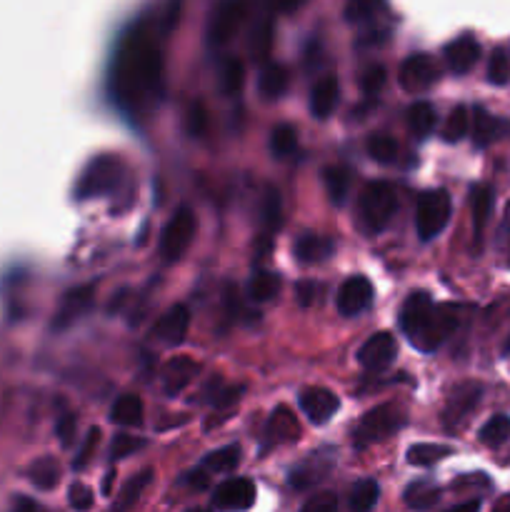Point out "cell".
<instances>
[{"mask_svg":"<svg viewBox=\"0 0 510 512\" xmlns=\"http://www.w3.org/2000/svg\"><path fill=\"white\" fill-rule=\"evenodd\" d=\"M335 105H338V80H335V75H323L310 93V110H313L315 118L325 120L333 113Z\"/></svg>","mask_w":510,"mask_h":512,"instance_id":"obj_22","label":"cell"},{"mask_svg":"<svg viewBox=\"0 0 510 512\" xmlns=\"http://www.w3.org/2000/svg\"><path fill=\"white\" fill-rule=\"evenodd\" d=\"M188 483L193 485V488H198V490L208 488V478H205L203 470H195V473H190L188 475Z\"/></svg>","mask_w":510,"mask_h":512,"instance_id":"obj_54","label":"cell"},{"mask_svg":"<svg viewBox=\"0 0 510 512\" xmlns=\"http://www.w3.org/2000/svg\"><path fill=\"white\" fill-rule=\"evenodd\" d=\"M493 512H510V500H503Z\"/></svg>","mask_w":510,"mask_h":512,"instance_id":"obj_58","label":"cell"},{"mask_svg":"<svg viewBox=\"0 0 510 512\" xmlns=\"http://www.w3.org/2000/svg\"><path fill=\"white\" fill-rule=\"evenodd\" d=\"M260 218H263V228L265 233H275L280 228V195L278 190L265 188L263 195V208H260Z\"/></svg>","mask_w":510,"mask_h":512,"instance_id":"obj_41","label":"cell"},{"mask_svg":"<svg viewBox=\"0 0 510 512\" xmlns=\"http://www.w3.org/2000/svg\"><path fill=\"white\" fill-rule=\"evenodd\" d=\"M265 3H268L275 13H293V10L300 8L303 0H265Z\"/></svg>","mask_w":510,"mask_h":512,"instance_id":"obj_53","label":"cell"},{"mask_svg":"<svg viewBox=\"0 0 510 512\" xmlns=\"http://www.w3.org/2000/svg\"><path fill=\"white\" fill-rule=\"evenodd\" d=\"M185 512H210V510H205V508H190V510H185Z\"/></svg>","mask_w":510,"mask_h":512,"instance_id":"obj_60","label":"cell"},{"mask_svg":"<svg viewBox=\"0 0 510 512\" xmlns=\"http://www.w3.org/2000/svg\"><path fill=\"white\" fill-rule=\"evenodd\" d=\"M395 208H398V198H395L393 185L383 183V180L365 185L358 198L360 223H363L368 233H380V230L388 228V223L395 215Z\"/></svg>","mask_w":510,"mask_h":512,"instance_id":"obj_2","label":"cell"},{"mask_svg":"<svg viewBox=\"0 0 510 512\" xmlns=\"http://www.w3.org/2000/svg\"><path fill=\"white\" fill-rule=\"evenodd\" d=\"M508 130H510L508 120L495 118V115H490L485 108H475V113H473V140H475V145H478V148H485V145L495 143V140L503 138Z\"/></svg>","mask_w":510,"mask_h":512,"instance_id":"obj_20","label":"cell"},{"mask_svg":"<svg viewBox=\"0 0 510 512\" xmlns=\"http://www.w3.org/2000/svg\"><path fill=\"white\" fill-rule=\"evenodd\" d=\"M298 403H300V410H303L315 425L328 423V420L335 415V410L340 408L338 395L330 393V390L325 388H305L303 393L298 395Z\"/></svg>","mask_w":510,"mask_h":512,"instance_id":"obj_16","label":"cell"},{"mask_svg":"<svg viewBox=\"0 0 510 512\" xmlns=\"http://www.w3.org/2000/svg\"><path fill=\"white\" fill-rule=\"evenodd\" d=\"M395 355H398V343H395L393 335L375 333V335H370L363 345H360V350L355 358H358V363L363 365L365 370H383L393 363Z\"/></svg>","mask_w":510,"mask_h":512,"instance_id":"obj_12","label":"cell"},{"mask_svg":"<svg viewBox=\"0 0 510 512\" xmlns=\"http://www.w3.org/2000/svg\"><path fill=\"white\" fill-rule=\"evenodd\" d=\"M245 13V0H220L215 5L213 15L208 20V43L210 45H225L243 25Z\"/></svg>","mask_w":510,"mask_h":512,"instance_id":"obj_7","label":"cell"},{"mask_svg":"<svg viewBox=\"0 0 510 512\" xmlns=\"http://www.w3.org/2000/svg\"><path fill=\"white\" fill-rule=\"evenodd\" d=\"M98 443H100V430L98 428H90L88 435H85L83 445H80L78 458L73 460V468L75 470H83L85 465H88V460L93 458V453H95V448H98Z\"/></svg>","mask_w":510,"mask_h":512,"instance_id":"obj_47","label":"cell"},{"mask_svg":"<svg viewBox=\"0 0 510 512\" xmlns=\"http://www.w3.org/2000/svg\"><path fill=\"white\" fill-rule=\"evenodd\" d=\"M480 395H483V388L478 383H463L453 390L448 400V408H445V425L448 428H458L480 403Z\"/></svg>","mask_w":510,"mask_h":512,"instance_id":"obj_17","label":"cell"},{"mask_svg":"<svg viewBox=\"0 0 510 512\" xmlns=\"http://www.w3.org/2000/svg\"><path fill=\"white\" fill-rule=\"evenodd\" d=\"M288 70L278 63H270L260 70V78H258V90L263 98H280L288 88Z\"/></svg>","mask_w":510,"mask_h":512,"instance_id":"obj_28","label":"cell"},{"mask_svg":"<svg viewBox=\"0 0 510 512\" xmlns=\"http://www.w3.org/2000/svg\"><path fill=\"white\" fill-rule=\"evenodd\" d=\"M480 60V43L473 38V35H460L453 43H448L445 48V63L453 73L463 75L473 68Z\"/></svg>","mask_w":510,"mask_h":512,"instance_id":"obj_19","label":"cell"},{"mask_svg":"<svg viewBox=\"0 0 510 512\" xmlns=\"http://www.w3.org/2000/svg\"><path fill=\"white\" fill-rule=\"evenodd\" d=\"M445 512H480V500H468V503H460Z\"/></svg>","mask_w":510,"mask_h":512,"instance_id":"obj_56","label":"cell"},{"mask_svg":"<svg viewBox=\"0 0 510 512\" xmlns=\"http://www.w3.org/2000/svg\"><path fill=\"white\" fill-rule=\"evenodd\" d=\"M383 8V0H348V5H345V18L350 23H365V20L375 18V13Z\"/></svg>","mask_w":510,"mask_h":512,"instance_id":"obj_43","label":"cell"},{"mask_svg":"<svg viewBox=\"0 0 510 512\" xmlns=\"http://www.w3.org/2000/svg\"><path fill=\"white\" fill-rule=\"evenodd\" d=\"M403 425H405V415L398 405L393 403L378 405V408L368 410V413L363 415V420L358 423V428H355L353 433L355 448H368V445L383 443V440H388L390 435L398 433Z\"/></svg>","mask_w":510,"mask_h":512,"instance_id":"obj_4","label":"cell"},{"mask_svg":"<svg viewBox=\"0 0 510 512\" xmlns=\"http://www.w3.org/2000/svg\"><path fill=\"white\" fill-rule=\"evenodd\" d=\"M115 478H118V475H115V470H110V473L105 475V480H103V495H113V483H115Z\"/></svg>","mask_w":510,"mask_h":512,"instance_id":"obj_57","label":"cell"},{"mask_svg":"<svg viewBox=\"0 0 510 512\" xmlns=\"http://www.w3.org/2000/svg\"><path fill=\"white\" fill-rule=\"evenodd\" d=\"M30 480L38 485L40 490H50L58 485L60 480V468L53 458H40L38 463L30 468Z\"/></svg>","mask_w":510,"mask_h":512,"instance_id":"obj_40","label":"cell"},{"mask_svg":"<svg viewBox=\"0 0 510 512\" xmlns=\"http://www.w3.org/2000/svg\"><path fill=\"white\" fill-rule=\"evenodd\" d=\"M403 500L410 510L428 512L438 505L440 490L435 488L433 483H428V480H418V483H410L408 488H405Z\"/></svg>","mask_w":510,"mask_h":512,"instance_id":"obj_25","label":"cell"},{"mask_svg":"<svg viewBox=\"0 0 510 512\" xmlns=\"http://www.w3.org/2000/svg\"><path fill=\"white\" fill-rule=\"evenodd\" d=\"M338 510V498L333 493H318L300 508V512H335Z\"/></svg>","mask_w":510,"mask_h":512,"instance_id":"obj_50","label":"cell"},{"mask_svg":"<svg viewBox=\"0 0 510 512\" xmlns=\"http://www.w3.org/2000/svg\"><path fill=\"white\" fill-rule=\"evenodd\" d=\"M240 465V448L238 445H228V448L213 450V453L205 455L203 468L210 473H233Z\"/></svg>","mask_w":510,"mask_h":512,"instance_id":"obj_32","label":"cell"},{"mask_svg":"<svg viewBox=\"0 0 510 512\" xmlns=\"http://www.w3.org/2000/svg\"><path fill=\"white\" fill-rule=\"evenodd\" d=\"M273 38H275L273 23H270L268 18H263L258 25H255L253 33H250V55H253L258 63H265V60L270 58V50H273Z\"/></svg>","mask_w":510,"mask_h":512,"instance_id":"obj_30","label":"cell"},{"mask_svg":"<svg viewBox=\"0 0 510 512\" xmlns=\"http://www.w3.org/2000/svg\"><path fill=\"white\" fill-rule=\"evenodd\" d=\"M435 108L430 103H413L408 108V125L418 138H425V135L433 133L435 128Z\"/></svg>","mask_w":510,"mask_h":512,"instance_id":"obj_35","label":"cell"},{"mask_svg":"<svg viewBox=\"0 0 510 512\" xmlns=\"http://www.w3.org/2000/svg\"><path fill=\"white\" fill-rule=\"evenodd\" d=\"M55 433H58L60 445H63V448H70V445H73V438H75V418H73V415L65 413L63 418L58 420V428H55Z\"/></svg>","mask_w":510,"mask_h":512,"instance_id":"obj_51","label":"cell"},{"mask_svg":"<svg viewBox=\"0 0 510 512\" xmlns=\"http://www.w3.org/2000/svg\"><path fill=\"white\" fill-rule=\"evenodd\" d=\"M13 512H45V510L40 508L38 503H33V500L20 498V500H18V505H15V510H13Z\"/></svg>","mask_w":510,"mask_h":512,"instance_id":"obj_55","label":"cell"},{"mask_svg":"<svg viewBox=\"0 0 510 512\" xmlns=\"http://www.w3.org/2000/svg\"><path fill=\"white\" fill-rule=\"evenodd\" d=\"M493 203H495V193L490 185H475L473 193H470V208H473V233H475V243H483V233L485 225H488L490 213H493Z\"/></svg>","mask_w":510,"mask_h":512,"instance_id":"obj_21","label":"cell"},{"mask_svg":"<svg viewBox=\"0 0 510 512\" xmlns=\"http://www.w3.org/2000/svg\"><path fill=\"white\" fill-rule=\"evenodd\" d=\"M378 495L380 488L375 480H360V483H355L353 493H350V508H353V512H370L378 503Z\"/></svg>","mask_w":510,"mask_h":512,"instance_id":"obj_38","label":"cell"},{"mask_svg":"<svg viewBox=\"0 0 510 512\" xmlns=\"http://www.w3.org/2000/svg\"><path fill=\"white\" fill-rule=\"evenodd\" d=\"M120 180H123V163L115 155H100L85 165L83 175L75 185V198L88 200L110 195L113 190H118Z\"/></svg>","mask_w":510,"mask_h":512,"instance_id":"obj_3","label":"cell"},{"mask_svg":"<svg viewBox=\"0 0 510 512\" xmlns=\"http://www.w3.org/2000/svg\"><path fill=\"white\" fill-rule=\"evenodd\" d=\"M455 328H458V308H453V305H435L428 325L410 343L423 350V353H433Z\"/></svg>","mask_w":510,"mask_h":512,"instance_id":"obj_8","label":"cell"},{"mask_svg":"<svg viewBox=\"0 0 510 512\" xmlns=\"http://www.w3.org/2000/svg\"><path fill=\"white\" fill-rule=\"evenodd\" d=\"M265 433H268V438L273 440V443H290V440L298 438L300 425L298 420L293 418V413H290L285 405H280V408L270 415Z\"/></svg>","mask_w":510,"mask_h":512,"instance_id":"obj_24","label":"cell"},{"mask_svg":"<svg viewBox=\"0 0 510 512\" xmlns=\"http://www.w3.org/2000/svg\"><path fill=\"white\" fill-rule=\"evenodd\" d=\"M245 83V65L243 60L238 58H228L220 68V90L225 95H238L243 90Z\"/></svg>","mask_w":510,"mask_h":512,"instance_id":"obj_36","label":"cell"},{"mask_svg":"<svg viewBox=\"0 0 510 512\" xmlns=\"http://www.w3.org/2000/svg\"><path fill=\"white\" fill-rule=\"evenodd\" d=\"M195 238V215L190 208H180L178 213L170 218V223L165 225L163 235H160V255H163L165 263H175L185 255V250L190 248Z\"/></svg>","mask_w":510,"mask_h":512,"instance_id":"obj_6","label":"cell"},{"mask_svg":"<svg viewBox=\"0 0 510 512\" xmlns=\"http://www.w3.org/2000/svg\"><path fill=\"white\" fill-rule=\"evenodd\" d=\"M488 80L493 85H505L510 80V60L503 48H495L488 60Z\"/></svg>","mask_w":510,"mask_h":512,"instance_id":"obj_44","label":"cell"},{"mask_svg":"<svg viewBox=\"0 0 510 512\" xmlns=\"http://www.w3.org/2000/svg\"><path fill=\"white\" fill-rule=\"evenodd\" d=\"M365 150H368L370 158L375 160V163H393L395 155H398V143H395V138H390L388 133H373L368 138V143H365Z\"/></svg>","mask_w":510,"mask_h":512,"instance_id":"obj_37","label":"cell"},{"mask_svg":"<svg viewBox=\"0 0 510 512\" xmlns=\"http://www.w3.org/2000/svg\"><path fill=\"white\" fill-rule=\"evenodd\" d=\"M433 308L435 305L428 293H410L408 298H405L403 308H400V330L413 340L415 335L428 325Z\"/></svg>","mask_w":510,"mask_h":512,"instance_id":"obj_14","label":"cell"},{"mask_svg":"<svg viewBox=\"0 0 510 512\" xmlns=\"http://www.w3.org/2000/svg\"><path fill=\"white\" fill-rule=\"evenodd\" d=\"M293 253H295V258L305 265L323 263V260H328L330 253H333V243H330L328 238H320V235L308 233V235H303V238H298Z\"/></svg>","mask_w":510,"mask_h":512,"instance_id":"obj_23","label":"cell"},{"mask_svg":"<svg viewBox=\"0 0 510 512\" xmlns=\"http://www.w3.org/2000/svg\"><path fill=\"white\" fill-rule=\"evenodd\" d=\"M200 373V365L188 355L168 360L163 368V390L165 395H180Z\"/></svg>","mask_w":510,"mask_h":512,"instance_id":"obj_18","label":"cell"},{"mask_svg":"<svg viewBox=\"0 0 510 512\" xmlns=\"http://www.w3.org/2000/svg\"><path fill=\"white\" fill-rule=\"evenodd\" d=\"M150 480H153V470L150 468H145L143 473H138L135 478H130L128 483H125V488L118 493V498H115L113 510L110 512H128L130 508H135V503H138L140 495L145 493V488L150 485Z\"/></svg>","mask_w":510,"mask_h":512,"instance_id":"obj_26","label":"cell"},{"mask_svg":"<svg viewBox=\"0 0 510 512\" xmlns=\"http://www.w3.org/2000/svg\"><path fill=\"white\" fill-rule=\"evenodd\" d=\"M503 355H508V358H510V335H508V340H505V345H503Z\"/></svg>","mask_w":510,"mask_h":512,"instance_id":"obj_59","label":"cell"},{"mask_svg":"<svg viewBox=\"0 0 510 512\" xmlns=\"http://www.w3.org/2000/svg\"><path fill=\"white\" fill-rule=\"evenodd\" d=\"M385 78H388V73H385L383 65H368L360 73V88H363L365 95H378L383 90Z\"/></svg>","mask_w":510,"mask_h":512,"instance_id":"obj_46","label":"cell"},{"mask_svg":"<svg viewBox=\"0 0 510 512\" xmlns=\"http://www.w3.org/2000/svg\"><path fill=\"white\" fill-rule=\"evenodd\" d=\"M280 293V278L270 270H258V273L250 278L248 285V298L253 303H265V300L275 298Z\"/></svg>","mask_w":510,"mask_h":512,"instance_id":"obj_29","label":"cell"},{"mask_svg":"<svg viewBox=\"0 0 510 512\" xmlns=\"http://www.w3.org/2000/svg\"><path fill=\"white\" fill-rule=\"evenodd\" d=\"M438 75H440V70H438V65H435V60L430 58V55L418 53V55H410V58L403 60L398 80H400V85L408 90V93H423V90H428L430 85L438 80Z\"/></svg>","mask_w":510,"mask_h":512,"instance_id":"obj_9","label":"cell"},{"mask_svg":"<svg viewBox=\"0 0 510 512\" xmlns=\"http://www.w3.org/2000/svg\"><path fill=\"white\" fill-rule=\"evenodd\" d=\"M190 328V310L185 305H173L160 315V320L153 328V338L165 345H180L188 335Z\"/></svg>","mask_w":510,"mask_h":512,"instance_id":"obj_15","label":"cell"},{"mask_svg":"<svg viewBox=\"0 0 510 512\" xmlns=\"http://www.w3.org/2000/svg\"><path fill=\"white\" fill-rule=\"evenodd\" d=\"M205 125H208V113L200 103H193L185 113V130L190 135H203L205 133Z\"/></svg>","mask_w":510,"mask_h":512,"instance_id":"obj_48","label":"cell"},{"mask_svg":"<svg viewBox=\"0 0 510 512\" xmlns=\"http://www.w3.org/2000/svg\"><path fill=\"white\" fill-rule=\"evenodd\" d=\"M68 500H70V508L78 510V512H88L93 508V490L88 488V485L83 483H75L73 488H70L68 493Z\"/></svg>","mask_w":510,"mask_h":512,"instance_id":"obj_49","label":"cell"},{"mask_svg":"<svg viewBox=\"0 0 510 512\" xmlns=\"http://www.w3.org/2000/svg\"><path fill=\"white\" fill-rule=\"evenodd\" d=\"M143 448H145V440L133 438V435L118 433L113 438V445H110V458L123 460V458H128V455L138 453V450H143Z\"/></svg>","mask_w":510,"mask_h":512,"instance_id":"obj_45","label":"cell"},{"mask_svg":"<svg viewBox=\"0 0 510 512\" xmlns=\"http://www.w3.org/2000/svg\"><path fill=\"white\" fill-rule=\"evenodd\" d=\"M295 145H298V135H295L293 125H278V128L273 130V135H270V150H273V155H278V158H288L295 150Z\"/></svg>","mask_w":510,"mask_h":512,"instance_id":"obj_42","label":"cell"},{"mask_svg":"<svg viewBox=\"0 0 510 512\" xmlns=\"http://www.w3.org/2000/svg\"><path fill=\"white\" fill-rule=\"evenodd\" d=\"M510 440V415H493L488 423L480 428V443L488 448H498V445Z\"/></svg>","mask_w":510,"mask_h":512,"instance_id":"obj_33","label":"cell"},{"mask_svg":"<svg viewBox=\"0 0 510 512\" xmlns=\"http://www.w3.org/2000/svg\"><path fill=\"white\" fill-rule=\"evenodd\" d=\"M110 93L120 108L143 110L163 93V53L148 25H130L120 38L110 70Z\"/></svg>","mask_w":510,"mask_h":512,"instance_id":"obj_1","label":"cell"},{"mask_svg":"<svg viewBox=\"0 0 510 512\" xmlns=\"http://www.w3.org/2000/svg\"><path fill=\"white\" fill-rule=\"evenodd\" d=\"M93 303H95L93 285H80V288L68 290V293L63 295V300H60V308L58 313H55L53 328L55 330L70 328L75 320H80L90 308H93Z\"/></svg>","mask_w":510,"mask_h":512,"instance_id":"obj_11","label":"cell"},{"mask_svg":"<svg viewBox=\"0 0 510 512\" xmlns=\"http://www.w3.org/2000/svg\"><path fill=\"white\" fill-rule=\"evenodd\" d=\"M110 420L123 428H138L143 423V400L138 395H123L115 400L113 410H110Z\"/></svg>","mask_w":510,"mask_h":512,"instance_id":"obj_27","label":"cell"},{"mask_svg":"<svg viewBox=\"0 0 510 512\" xmlns=\"http://www.w3.org/2000/svg\"><path fill=\"white\" fill-rule=\"evenodd\" d=\"M295 293H298V303L303 305V308H308L315 298V283H308V280H305V283L298 285V290H295Z\"/></svg>","mask_w":510,"mask_h":512,"instance_id":"obj_52","label":"cell"},{"mask_svg":"<svg viewBox=\"0 0 510 512\" xmlns=\"http://www.w3.org/2000/svg\"><path fill=\"white\" fill-rule=\"evenodd\" d=\"M370 303H373V285L363 275H353V278L345 280L338 290V298H335L338 313L345 318H355L363 310H368Z\"/></svg>","mask_w":510,"mask_h":512,"instance_id":"obj_10","label":"cell"},{"mask_svg":"<svg viewBox=\"0 0 510 512\" xmlns=\"http://www.w3.org/2000/svg\"><path fill=\"white\" fill-rule=\"evenodd\" d=\"M450 210H453V205H450L448 190L435 188L420 193L418 208H415V228H418L420 240L428 243V240L438 238L448 225Z\"/></svg>","mask_w":510,"mask_h":512,"instance_id":"obj_5","label":"cell"},{"mask_svg":"<svg viewBox=\"0 0 510 512\" xmlns=\"http://www.w3.org/2000/svg\"><path fill=\"white\" fill-rule=\"evenodd\" d=\"M468 130H470V113L465 105H458V108H453V113L448 115V120H445L443 140L445 143H458V140H463L465 135H468Z\"/></svg>","mask_w":510,"mask_h":512,"instance_id":"obj_39","label":"cell"},{"mask_svg":"<svg viewBox=\"0 0 510 512\" xmlns=\"http://www.w3.org/2000/svg\"><path fill=\"white\" fill-rule=\"evenodd\" d=\"M255 485L248 478H230L218 485L213 495V503L218 510H248L255 503Z\"/></svg>","mask_w":510,"mask_h":512,"instance_id":"obj_13","label":"cell"},{"mask_svg":"<svg viewBox=\"0 0 510 512\" xmlns=\"http://www.w3.org/2000/svg\"><path fill=\"white\" fill-rule=\"evenodd\" d=\"M450 453H453V450H450L448 445L418 443V445H413V448H408L405 458H408L410 465H418V468H428V465H435V463H440L443 458H448Z\"/></svg>","mask_w":510,"mask_h":512,"instance_id":"obj_31","label":"cell"},{"mask_svg":"<svg viewBox=\"0 0 510 512\" xmlns=\"http://www.w3.org/2000/svg\"><path fill=\"white\" fill-rule=\"evenodd\" d=\"M323 183L325 190H328V198L333 200L335 205H343L345 198H348V185H350V173L345 168H325L323 170Z\"/></svg>","mask_w":510,"mask_h":512,"instance_id":"obj_34","label":"cell"}]
</instances>
